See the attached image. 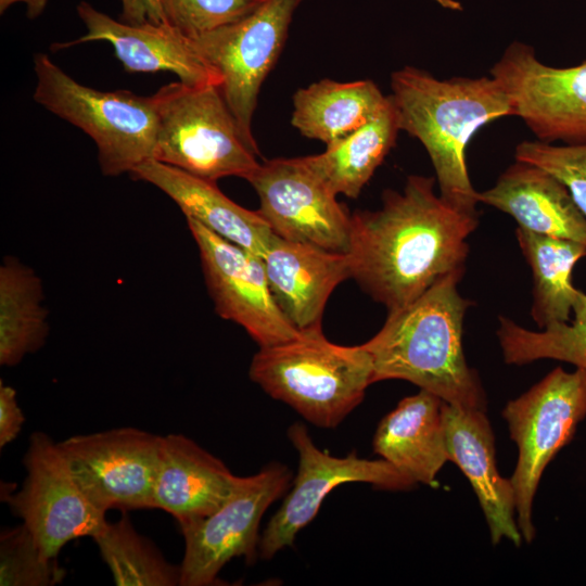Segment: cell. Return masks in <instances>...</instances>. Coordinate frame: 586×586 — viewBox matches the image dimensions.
Here are the masks:
<instances>
[{"instance_id": "obj_1", "label": "cell", "mask_w": 586, "mask_h": 586, "mask_svg": "<svg viewBox=\"0 0 586 586\" xmlns=\"http://www.w3.org/2000/svg\"><path fill=\"white\" fill-rule=\"evenodd\" d=\"M436 179L409 176L402 192L385 190L382 207L352 214V278L387 313L400 309L444 276L464 269L477 215L434 190Z\"/></svg>"}, {"instance_id": "obj_2", "label": "cell", "mask_w": 586, "mask_h": 586, "mask_svg": "<svg viewBox=\"0 0 586 586\" xmlns=\"http://www.w3.org/2000/svg\"><path fill=\"white\" fill-rule=\"evenodd\" d=\"M463 271L444 276L407 306L387 313L380 331L362 344L372 359L373 383L405 380L450 405L486 410L485 392L462 347L470 306L458 291Z\"/></svg>"}, {"instance_id": "obj_3", "label": "cell", "mask_w": 586, "mask_h": 586, "mask_svg": "<svg viewBox=\"0 0 586 586\" xmlns=\"http://www.w3.org/2000/svg\"><path fill=\"white\" fill-rule=\"evenodd\" d=\"M390 94L399 128L425 148L440 195L455 208L477 215V191L466 163L472 137L486 124L513 116L510 99L492 77L437 79L405 66L391 75Z\"/></svg>"}, {"instance_id": "obj_4", "label": "cell", "mask_w": 586, "mask_h": 586, "mask_svg": "<svg viewBox=\"0 0 586 586\" xmlns=\"http://www.w3.org/2000/svg\"><path fill=\"white\" fill-rule=\"evenodd\" d=\"M249 375L307 421L330 429L362 402L373 383V365L362 344L332 343L318 326L289 341L259 347Z\"/></svg>"}, {"instance_id": "obj_5", "label": "cell", "mask_w": 586, "mask_h": 586, "mask_svg": "<svg viewBox=\"0 0 586 586\" xmlns=\"http://www.w3.org/2000/svg\"><path fill=\"white\" fill-rule=\"evenodd\" d=\"M34 68L37 78L34 100L93 139L104 176L130 174L153 158L157 132L153 95L89 88L74 80L43 53L35 55Z\"/></svg>"}, {"instance_id": "obj_6", "label": "cell", "mask_w": 586, "mask_h": 586, "mask_svg": "<svg viewBox=\"0 0 586 586\" xmlns=\"http://www.w3.org/2000/svg\"><path fill=\"white\" fill-rule=\"evenodd\" d=\"M157 132L153 158L216 182L249 180L259 166L216 85L171 82L153 94Z\"/></svg>"}, {"instance_id": "obj_7", "label": "cell", "mask_w": 586, "mask_h": 586, "mask_svg": "<svg viewBox=\"0 0 586 586\" xmlns=\"http://www.w3.org/2000/svg\"><path fill=\"white\" fill-rule=\"evenodd\" d=\"M502 417L518 447L510 477L517 523L523 540L531 543L535 537L533 499L543 472L586 417V369L568 372L555 368L520 397L508 402Z\"/></svg>"}, {"instance_id": "obj_8", "label": "cell", "mask_w": 586, "mask_h": 586, "mask_svg": "<svg viewBox=\"0 0 586 586\" xmlns=\"http://www.w3.org/2000/svg\"><path fill=\"white\" fill-rule=\"evenodd\" d=\"M303 1L265 0L247 16L191 38L221 77L222 97L244 141L258 156L252 118L260 87L284 47L293 14Z\"/></svg>"}, {"instance_id": "obj_9", "label": "cell", "mask_w": 586, "mask_h": 586, "mask_svg": "<svg viewBox=\"0 0 586 586\" xmlns=\"http://www.w3.org/2000/svg\"><path fill=\"white\" fill-rule=\"evenodd\" d=\"M23 464L26 476L21 488L4 493V499L46 557L58 558L67 543L93 539L106 527V512L89 499L48 434L30 435Z\"/></svg>"}, {"instance_id": "obj_10", "label": "cell", "mask_w": 586, "mask_h": 586, "mask_svg": "<svg viewBox=\"0 0 586 586\" xmlns=\"http://www.w3.org/2000/svg\"><path fill=\"white\" fill-rule=\"evenodd\" d=\"M291 472L272 462L241 476L232 495L212 514L180 525L184 555L180 586L219 584L218 573L233 558L252 564L258 556V527L268 507L288 489Z\"/></svg>"}, {"instance_id": "obj_11", "label": "cell", "mask_w": 586, "mask_h": 586, "mask_svg": "<svg viewBox=\"0 0 586 586\" xmlns=\"http://www.w3.org/2000/svg\"><path fill=\"white\" fill-rule=\"evenodd\" d=\"M518 116L538 140L586 143V59L569 67L538 60L532 47L511 43L491 68Z\"/></svg>"}, {"instance_id": "obj_12", "label": "cell", "mask_w": 586, "mask_h": 586, "mask_svg": "<svg viewBox=\"0 0 586 586\" xmlns=\"http://www.w3.org/2000/svg\"><path fill=\"white\" fill-rule=\"evenodd\" d=\"M161 435L127 426L71 436L58 446L101 510L153 508Z\"/></svg>"}, {"instance_id": "obj_13", "label": "cell", "mask_w": 586, "mask_h": 586, "mask_svg": "<svg viewBox=\"0 0 586 586\" xmlns=\"http://www.w3.org/2000/svg\"><path fill=\"white\" fill-rule=\"evenodd\" d=\"M288 437L298 454L292 491L271 517L259 539V556L270 559L293 545L297 533L313 521L326 496L348 482H364L390 491H405L417 483L384 459L359 458L356 451L333 457L319 449L306 426L291 424Z\"/></svg>"}, {"instance_id": "obj_14", "label": "cell", "mask_w": 586, "mask_h": 586, "mask_svg": "<svg viewBox=\"0 0 586 586\" xmlns=\"http://www.w3.org/2000/svg\"><path fill=\"white\" fill-rule=\"evenodd\" d=\"M247 181L259 198L258 212L276 235L348 252L352 215L301 157L264 161Z\"/></svg>"}, {"instance_id": "obj_15", "label": "cell", "mask_w": 586, "mask_h": 586, "mask_svg": "<svg viewBox=\"0 0 586 586\" xmlns=\"http://www.w3.org/2000/svg\"><path fill=\"white\" fill-rule=\"evenodd\" d=\"M216 313L241 326L259 347L296 337L271 294L262 257L187 218Z\"/></svg>"}, {"instance_id": "obj_16", "label": "cell", "mask_w": 586, "mask_h": 586, "mask_svg": "<svg viewBox=\"0 0 586 586\" xmlns=\"http://www.w3.org/2000/svg\"><path fill=\"white\" fill-rule=\"evenodd\" d=\"M77 13L87 34L75 41L55 44L65 49L78 43L104 40L128 73L171 72L191 86H220L221 77L203 59L191 38L169 24L130 25L115 21L81 1Z\"/></svg>"}, {"instance_id": "obj_17", "label": "cell", "mask_w": 586, "mask_h": 586, "mask_svg": "<svg viewBox=\"0 0 586 586\" xmlns=\"http://www.w3.org/2000/svg\"><path fill=\"white\" fill-rule=\"evenodd\" d=\"M442 420L449 461L469 480L489 527L492 543L523 540L515 514V496L510 479L496 466L495 438L485 410L463 409L443 400Z\"/></svg>"}, {"instance_id": "obj_18", "label": "cell", "mask_w": 586, "mask_h": 586, "mask_svg": "<svg viewBox=\"0 0 586 586\" xmlns=\"http://www.w3.org/2000/svg\"><path fill=\"white\" fill-rule=\"evenodd\" d=\"M263 260L275 302L298 331L321 326L331 293L342 281L352 278L347 253L276 234Z\"/></svg>"}, {"instance_id": "obj_19", "label": "cell", "mask_w": 586, "mask_h": 586, "mask_svg": "<svg viewBox=\"0 0 586 586\" xmlns=\"http://www.w3.org/2000/svg\"><path fill=\"white\" fill-rule=\"evenodd\" d=\"M241 476L182 434L161 436L153 508L171 514L179 526L216 511L234 492Z\"/></svg>"}, {"instance_id": "obj_20", "label": "cell", "mask_w": 586, "mask_h": 586, "mask_svg": "<svg viewBox=\"0 0 586 586\" xmlns=\"http://www.w3.org/2000/svg\"><path fill=\"white\" fill-rule=\"evenodd\" d=\"M167 194L191 218L219 237L263 258L275 233L258 211L246 209L217 187L216 182L181 169L146 160L131 173Z\"/></svg>"}, {"instance_id": "obj_21", "label": "cell", "mask_w": 586, "mask_h": 586, "mask_svg": "<svg viewBox=\"0 0 586 586\" xmlns=\"http://www.w3.org/2000/svg\"><path fill=\"white\" fill-rule=\"evenodd\" d=\"M477 199L513 217L522 229L586 246V217L568 189L535 165L515 161Z\"/></svg>"}, {"instance_id": "obj_22", "label": "cell", "mask_w": 586, "mask_h": 586, "mask_svg": "<svg viewBox=\"0 0 586 586\" xmlns=\"http://www.w3.org/2000/svg\"><path fill=\"white\" fill-rule=\"evenodd\" d=\"M443 400L420 390L403 398L379 423L374 453L417 484L434 485L449 461L442 420Z\"/></svg>"}, {"instance_id": "obj_23", "label": "cell", "mask_w": 586, "mask_h": 586, "mask_svg": "<svg viewBox=\"0 0 586 586\" xmlns=\"http://www.w3.org/2000/svg\"><path fill=\"white\" fill-rule=\"evenodd\" d=\"M388 100L372 80L322 79L294 93L291 124L328 145L368 124Z\"/></svg>"}, {"instance_id": "obj_24", "label": "cell", "mask_w": 586, "mask_h": 586, "mask_svg": "<svg viewBox=\"0 0 586 586\" xmlns=\"http://www.w3.org/2000/svg\"><path fill=\"white\" fill-rule=\"evenodd\" d=\"M388 97L386 106L368 124L328 144L322 153L301 157L334 194L356 199L395 145L400 128Z\"/></svg>"}, {"instance_id": "obj_25", "label": "cell", "mask_w": 586, "mask_h": 586, "mask_svg": "<svg viewBox=\"0 0 586 586\" xmlns=\"http://www.w3.org/2000/svg\"><path fill=\"white\" fill-rule=\"evenodd\" d=\"M515 235L533 273V320L539 329L570 322L571 313L583 294L573 285L572 271L575 264L586 256V246L520 227Z\"/></svg>"}, {"instance_id": "obj_26", "label": "cell", "mask_w": 586, "mask_h": 586, "mask_svg": "<svg viewBox=\"0 0 586 586\" xmlns=\"http://www.w3.org/2000/svg\"><path fill=\"white\" fill-rule=\"evenodd\" d=\"M48 314L39 276L17 258L5 257L0 266L1 366H16L43 346Z\"/></svg>"}, {"instance_id": "obj_27", "label": "cell", "mask_w": 586, "mask_h": 586, "mask_svg": "<svg viewBox=\"0 0 586 586\" xmlns=\"http://www.w3.org/2000/svg\"><path fill=\"white\" fill-rule=\"evenodd\" d=\"M100 556L118 586H174L180 584V565L169 563L140 535L124 513L93 538Z\"/></svg>"}, {"instance_id": "obj_28", "label": "cell", "mask_w": 586, "mask_h": 586, "mask_svg": "<svg viewBox=\"0 0 586 586\" xmlns=\"http://www.w3.org/2000/svg\"><path fill=\"white\" fill-rule=\"evenodd\" d=\"M570 322L539 331L525 329L500 316L497 337L506 364L526 365L539 359H555L586 369V294L573 308Z\"/></svg>"}, {"instance_id": "obj_29", "label": "cell", "mask_w": 586, "mask_h": 586, "mask_svg": "<svg viewBox=\"0 0 586 586\" xmlns=\"http://www.w3.org/2000/svg\"><path fill=\"white\" fill-rule=\"evenodd\" d=\"M66 575L56 558L43 555L33 534L22 523L0 534L1 586H52Z\"/></svg>"}, {"instance_id": "obj_30", "label": "cell", "mask_w": 586, "mask_h": 586, "mask_svg": "<svg viewBox=\"0 0 586 586\" xmlns=\"http://www.w3.org/2000/svg\"><path fill=\"white\" fill-rule=\"evenodd\" d=\"M514 157L558 179L586 217V143L557 145L540 140L522 141L515 148Z\"/></svg>"}, {"instance_id": "obj_31", "label": "cell", "mask_w": 586, "mask_h": 586, "mask_svg": "<svg viewBox=\"0 0 586 586\" xmlns=\"http://www.w3.org/2000/svg\"><path fill=\"white\" fill-rule=\"evenodd\" d=\"M265 0H160L167 24L189 38L234 23Z\"/></svg>"}, {"instance_id": "obj_32", "label": "cell", "mask_w": 586, "mask_h": 586, "mask_svg": "<svg viewBox=\"0 0 586 586\" xmlns=\"http://www.w3.org/2000/svg\"><path fill=\"white\" fill-rule=\"evenodd\" d=\"M25 417L18 406L16 391L0 382V447L13 442L20 434Z\"/></svg>"}, {"instance_id": "obj_33", "label": "cell", "mask_w": 586, "mask_h": 586, "mask_svg": "<svg viewBox=\"0 0 586 586\" xmlns=\"http://www.w3.org/2000/svg\"><path fill=\"white\" fill-rule=\"evenodd\" d=\"M122 22L126 24H167L160 0H122Z\"/></svg>"}, {"instance_id": "obj_34", "label": "cell", "mask_w": 586, "mask_h": 586, "mask_svg": "<svg viewBox=\"0 0 586 586\" xmlns=\"http://www.w3.org/2000/svg\"><path fill=\"white\" fill-rule=\"evenodd\" d=\"M48 0H0V12L3 13L10 5L23 2L27 7L28 18H35L39 16L46 8Z\"/></svg>"}, {"instance_id": "obj_35", "label": "cell", "mask_w": 586, "mask_h": 586, "mask_svg": "<svg viewBox=\"0 0 586 586\" xmlns=\"http://www.w3.org/2000/svg\"><path fill=\"white\" fill-rule=\"evenodd\" d=\"M443 8L449 9V10H461V5L457 0H433Z\"/></svg>"}]
</instances>
